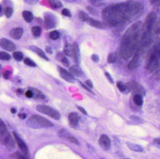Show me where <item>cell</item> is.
<instances>
[{"label": "cell", "mask_w": 160, "mask_h": 159, "mask_svg": "<svg viewBox=\"0 0 160 159\" xmlns=\"http://www.w3.org/2000/svg\"><path fill=\"white\" fill-rule=\"evenodd\" d=\"M142 27L141 23L137 22L131 26L124 36L121 48L124 57L129 58L133 54L139 43L138 40Z\"/></svg>", "instance_id": "1"}, {"label": "cell", "mask_w": 160, "mask_h": 159, "mask_svg": "<svg viewBox=\"0 0 160 159\" xmlns=\"http://www.w3.org/2000/svg\"><path fill=\"white\" fill-rule=\"evenodd\" d=\"M27 124L29 127L34 129L50 128L53 126V124L46 118L40 115H33L29 118Z\"/></svg>", "instance_id": "2"}, {"label": "cell", "mask_w": 160, "mask_h": 159, "mask_svg": "<svg viewBox=\"0 0 160 159\" xmlns=\"http://www.w3.org/2000/svg\"><path fill=\"white\" fill-rule=\"evenodd\" d=\"M0 141L8 148L14 147V142L4 122L0 119Z\"/></svg>", "instance_id": "3"}, {"label": "cell", "mask_w": 160, "mask_h": 159, "mask_svg": "<svg viewBox=\"0 0 160 159\" xmlns=\"http://www.w3.org/2000/svg\"><path fill=\"white\" fill-rule=\"evenodd\" d=\"M36 108L38 112L46 114L54 120H58L61 118L60 113L50 106L45 105H39L37 106Z\"/></svg>", "instance_id": "4"}, {"label": "cell", "mask_w": 160, "mask_h": 159, "mask_svg": "<svg viewBox=\"0 0 160 159\" xmlns=\"http://www.w3.org/2000/svg\"><path fill=\"white\" fill-rule=\"evenodd\" d=\"M44 22L46 29H53L56 27L57 18L55 15L51 13H46L44 16Z\"/></svg>", "instance_id": "5"}, {"label": "cell", "mask_w": 160, "mask_h": 159, "mask_svg": "<svg viewBox=\"0 0 160 159\" xmlns=\"http://www.w3.org/2000/svg\"><path fill=\"white\" fill-rule=\"evenodd\" d=\"M13 135L20 150L24 153V155H27L28 153V148H27L26 144L25 143V142L23 141V140L20 138V137L18 135V134L16 133V132H13Z\"/></svg>", "instance_id": "6"}, {"label": "cell", "mask_w": 160, "mask_h": 159, "mask_svg": "<svg viewBox=\"0 0 160 159\" xmlns=\"http://www.w3.org/2000/svg\"><path fill=\"white\" fill-rule=\"evenodd\" d=\"M58 70L59 71L60 76L62 78L66 81H67L68 82L71 83L74 82L75 78L70 72H68L67 70L60 66H58Z\"/></svg>", "instance_id": "7"}, {"label": "cell", "mask_w": 160, "mask_h": 159, "mask_svg": "<svg viewBox=\"0 0 160 159\" xmlns=\"http://www.w3.org/2000/svg\"><path fill=\"white\" fill-rule=\"evenodd\" d=\"M0 46L9 51H14L16 49L15 44L12 41L6 39L0 40Z\"/></svg>", "instance_id": "8"}, {"label": "cell", "mask_w": 160, "mask_h": 159, "mask_svg": "<svg viewBox=\"0 0 160 159\" xmlns=\"http://www.w3.org/2000/svg\"><path fill=\"white\" fill-rule=\"evenodd\" d=\"M71 56H73L74 62L77 66H79L80 61V53L79 46L76 43H74L71 46Z\"/></svg>", "instance_id": "9"}, {"label": "cell", "mask_w": 160, "mask_h": 159, "mask_svg": "<svg viewBox=\"0 0 160 159\" xmlns=\"http://www.w3.org/2000/svg\"><path fill=\"white\" fill-rule=\"evenodd\" d=\"M99 143L100 147L105 150H108L111 146V142L109 138L105 134L101 136L99 140Z\"/></svg>", "instance_id": "10"}, {"label": "cell", "mask_w": 160, "mask_h": 159, "mask_svg": "<svg viewBox=\"0 0 160 159\" xmlns=\"http://www.w3.org/2000/svg\"><path fill=\"white\" fill-rule=\"evenodd\" d=\"M24 30L21 28H16L11 30L10 31V36L12 39L18 40L20 39L23 35Z\"/></svg>", "instance_id": "11"}, {"label": "cell", "mask_w": 160, "mask_h": 159, "mask_svg": "<svg viewBox=\"0 0 160 159\" xmlns=\"http://www.w3.org/2000/svg\"><path fill=\"white\" fill-rule=\"evenodd\" d=\"M69 72L73 76L77 77H82L84 75V73L81 68L77 65H74L70 67L69 68Z\"/></svg>", "instance_id": "12"}, {"label": "cell", "mask_w": 160, "mask_h": 159, "mask_svg": "<svg viewBox=\"0 0 160 159\" xmlns=\"http://www.w3.org/2000/svg\"><path fill=\"white\" fill-rule=\"evenodd\" d=\"M68 120L71 125L73 126H76L78 125L80 117L76 113H70L68 116Z\"/></svg>", "instance_id": "13"}, {"label": "cell", "mask_w": 160, "mask_h": 159, "mask_svg": "<svg viewBox=\"0 0 160 159\" xmlns=\"http://www.w3.org/2000/svg\"><path fill=\"white\" fill-rule=\"evenodd\" d=\"M30 50H32L33 51H34L35 53H36L40 57L44 59L46 61H49L48 58L46 56L45 53H44L42 50H41L40 48H38L37 47L34 46H31L29 47Z\"/></svg>", "instance_id": "14"}, {"label": "cell", "mask_w": 160, "mask_h": 159, "mask_svg": "<svg viewBox=\"0 0 160 159\" xmlns=\"http://www.w3.org/2000/svg\"><path fill=\"white\" fill-rule=\"evenodd\" d=\"M87 22H88V24H89V25L92 26L93 27L101 29L105 28V26H104L103 23H102L101 21L94 20L93 18H89Z\"/></svg>", "instance_id": "15"}, {"label": "cell", "mask_w": 160, "mask_h": 159, "mask_svg": "<svg viewBox=\"0 0 160 159\" xmlns=\"http://www.w3.org/2000/svg\"><path fill=\"white\" fill-rule=\"evenodd\" d=\"M29 89L32 92L33 94V98H34L41 99L45 98V96L43 93L37 89L32 88V87H29Z\"/></svg>", "instance_id": "16"}, {"label": "cell", "mask_w": 160, "mask_h": 159, "mask_svg": "<svg viewBox=\"0 0 160 159\" xmlns=\"http://www.w3.org/2000/svg\"><path fill=\"white\" fill-rule=\"evenodd\" d=\"M23 18L27 23H31L33 19V16L31 11L28 10H25L22 13Z\"/></svg>", "instance_id": "17"}, {"label": "cell", "mask_w": 160, "mask_h": 159, "mask_svg": "<svg viewBox=\"0 0 160 159\" xmlns=\"http://www.w3.org/2000/svg\"><path fill=\"white\" fill-rule=\"evenodd\" d=\"M133 100L134 104L137 106H141L143 105V98H142L141 95H139V94H135L133 96Z\"/></svg>", "instance_id": "18"}, {"label": "cell", "mask_w": 160, "mask_h": 159, "mask_svg": "<svg viewBox=\"0 0 160 159\" xmlns=\"http://www.w3.org/2000/svg\"><path fill=\"white\" fill-rule=\"evenodd\" d=\"M49 4L51 8L53 9H61L62 7V4L61 2L59 1L55 0H51L49 1Z\"/></svg>", "instance_id": "19"}, {"label": "cell", "mask_w": 160, "mask_h": 159, "mask_svg": "<svg viewBox=\"0 0 160 159\" xmlns=\"http://www.w3.org/2000/svg\"><path fill=\"white\" fill-rule=\"evenodd\" d=\"M128 147L130 149L133 150L134 151L138 152H142L144 151L143 148L139 145L134 144L132 143H128Z\"/></svg>", "instance_id": "20"}, {"label": "cell", "mask_w": 160, "mask_h": 159, "mask_svg": "<svg viewBox=\"0 0 160 159\" xmlns=\"http://www.w3.org/2000/svg\"><path fill=\"white\" fill-rule=\"evenodd\" d=\"M32 32L34 37H39L42 33V29L39 26H33L32 28Z\"/></svg>", "instance_id": "21"}, {"label": "cell", "mask_w": 160, "mask_h": 159, "mask_svg": "<svg viewBox=\"0 0 160 159\" xmlns=\"http://www.w3.org/2000/svg\"><path fill=\"white\" fill-rule=\"evenodd\" d=\"M61 36V33L57 31H53L49 33L50 39L53 40H56Z\"/></svg>", "instance_id": "22"}, {"label": "cell", "mask_w": 160, "mask_h": 159, "mask_svg": "<svg viewBox=\"0 0 160 159\" xmlns=\"http://www.w3.org/2000/svg\"><path fill=\"white\" fill-rule=\"evenodd\" d=\"M117 60V56L116 54L114 53H110L107 58L108 63H114L116 62Z\"/></svg>", "instance_id": "23"}, {"label": "cell", "mask_w": 160, "mask_h": 159, "mask_svg": "<svg viewBox=\"0 0 160 159\" xmlns=\"http://www.w3.org/2000/svg\"><path fill=\"white\" fill-rule=\"evenodd\" d=\"M13 56L15 60L17 61H21L23 60L24 55L20 51H16L13 53Z\"/></svg>", "instance_id": "24"}, {"label": "cell", "mask_w": 160, "mask_h": 159, "mask_svg": "<svg viewBox=\"0 0 160 159\" xmlns=\"http://www.w3.org/2000/svg\"><path fill=\"white\" fill-rule=\"evenodd\" d=\"M12 57L11 56L4 51H1L0 52V59L2 60H5V61H9L10 60Z\"/></svg>", "instance_id": "25"}, {"label": "cell", "mask_w": 160, "mask_h": 159, "mask_svg": "<svg viewBox=\"0 0 160 159\" xmlns=\"http://www.w3.org/2000/svg\"><path fill=\"white\" fill-rule=\"evenodd\" d=\"M64 52L67 56H71V46L68 43H66L65 44Z\"/></svg>", "instance_id": "26"}, {"label": "cell", "mask_w": 160, "mask_h": 159, "mask_svg": "<svg viewBox=\"0 0 160 159\" xmlns=\"http://www.w3.org/2000/svg\"><path fill=\"white\" fill-rule=\"evenodd\" d=\"M79 16L80 19L83 21H87L89 18V16L86 13L81 11L79 12Z\"/></svg>", "instance_id": "27"}, {"label": "cell", "mask_w": 160, "mask_h": 159, "mask_svg": "<svg viewBox=\"0 0 160 159\" xmlns=\"http://www.w3.org/2000/svg\"><path fill=\"white\" fill-rule=\"evenodd\" d=\"M13 13V9L10 7H7L4 9V14L6 17L10 18L12 17V15Z\"/></svg>", "instance_id": "28"}, {"label": "cell", "mask_w": 160, "mask_h": 159, "mask_svg": "<svg viewBox=\"0 0 160 159\" xmlns=\"http://www.w3.org/2000/svg\"><path fill=\"white\" fill-rule=\"evenodd\" d=\"M24 62L25 64L27 65V66H29L32 67L36 66V63L32 60H31V59L29 58H25Z\"/></svg>", "instance_id": "29"}, {"label": "cell", "mask_w": 160, "mask_h": 159, "mask_svg": "<svg viewBox=\"0 0 160 159\" xmlns=\"http://www.w3.org/2000/svg\"><path fill=\"white\" fill-rule=\"evenodd\" d=\"M117 88L121 92H124V91H125L126 90V88H127L126 86L125 85H124L123 83L120 81L118 82L117 83Z\"/></svg>", "instance_id": "30"}, {"label": "cell", "mask_w": 160, "mask_h": 159, "mask_svg": "<svg viewBox=\"0 0 160 159\" xmlns=\"http://www.w3.org/2000/svg\"><path fill=\"white\" fill-rule=\"evenodd\" d=\"M59 136L61 137L67 138V137H68V136L69 135L70 133H69V132L68 130L63 129H61V130L59 132Z\"/></svg>", "instance_id": "31"}, {"label": "cell", "mask_w": 160, "mask_h": 159, "mask_svg": "<svg viewBox=\"0 0 160 159\" xmlns=\"http://www.w3.org/2000/svg\"><path fill=\"white\" fill-rule=\"evenodd\" d=\"M67 139L72 143H73L75 144L79 145V142H78V140H77L71 134L67 137Z\"/></svg>", "instance_id": "32"}, {"label": "cell", "mask_w": 160, "mask_h": 159, "mask_svg": "<svg viewBox=\"0 0 160 159\" xmlns=\"http://www.w3.org/2000/svg\"><path fill=\"white\" fill-rule=\"evenodd\" d=\"M92 4L94 6L97 7H101L105 5V2L102 1H90Z\"/></svg>", "instance_id": "33"}, {"label": "cell", "mask_w": 160, "mask_h": 159, "mask_svg": "<svg viewBox=\"0 0 160 159\" xmlns=\"http://www.w3.org/2000/svg\"><path fill=\"white\" fill-rule=\"evenodd\" d=\"M61 14L63 16H65L67 17H70L72 16V14H71V12L68 9H62V11H61Z\"/></svg>", "instance_id": "34"}, {"label": "cell", "mask_w": 160, "mask_h": 159, "mask_svg": "<svg viewBox=\"0 0 160 159\" xmlns=\"http://www.w3.org/2000/svg\"><path fill=\"white\" fill-rule=\"evenodd\" d=\"M130 118L132 120L134 121L135 122H137L138 123H142L143 122V120L140 117L136 116H131L130 117Z\"/></svg>", "instance_id": "35"}, {"label": "cell", "mask_w": 160, "mask_h": 159, "mask_svg": "<svg viewBox=\"0 0 160 159\" xmlns=\"http://www.w3.org/2000/svg\"><path fill=\"white\" fill-rule=\"evenodd\" d=\"M61 62H62L63 65L65 67H68L69 66H70V63H69L68 60L67 58H66L65 56H63V58L61 60Z\"/></svg>", "instance_id": "36"}, {"label": "cell", "mask_w": 160, "mask_h": 159, "mask_svg": "<svg viewBox=\"0 0 160 159\" xmlns=\"http://www.w3.org/2000/svg\"><path fill=\"white\" fill-rule=\"evenodd\" d=\"M12 72L10 71H7L2 74V76L5 79H9V77L12 75Z\"/></svg>", "instance_id": "37"}, {"label": "cell", "mask_w": 160, "mask_h": 159, "mask_svg": "<svg viewBox=\"0 0 160 159\" xmlns=\"http://www.w3.org/2000/svg\"><path fill=\"white\" fill-rule=\"evenodd\" d=\"M86 9L89 11L90 14H92L93 15H96L97 14V10H96L95 8H93L91 6H88L86 8Z\"/></svg>", "instance_id": "38"}, {"label": "cell", "mask_w": 160, "mask_h": 159, "mask_svg": "<svg viewBox=\"0 0 160 159\" xmlns=\"http://www.w3.org/2000/svg\"><path fill=\"white\" fill-rule=\"evenodd\" d=\"M91 58H92V61H93V62H99L100 58H99V56L98 55L96 54H93L92 55V56H91Z\"/></svg>", "instance_id": "39"}, {"label": "cell", "mask_w": 160, "mask_h": 159, "mask_svg": "<svg viewBox=\"0 0 160 159\" xmlns=\"http://www.w3.org/2000/svg\"><path fill=\"white\" fill-rule=\"evenodd\" d=\"M105 76H106L110 82L111 83H114V80L110 74L108 72H106L105 73Z\"/></svg>", "instance_id": "40"}, {"label": "cell", "mask_w": 160, "mask_h": 159, "mask_svg": "<svg viewBox=\"0 0 160 159\" xmlns=\"http://www.w3.org/2000/svg\"><path fill=\"white\" fill-rule=\"evenodd\" d=\"M25 95L28 98H32L33 97L32 92L29 90L26 91V93H25Z\"/></svg>", "instance_id": "41"}, {"label": "cell", "mask_w": 160, "mask_h": 159, "mask_svg": "<svg viewBox=\"0 0 160 159\" xmlns=\"http://www.w3.org/2000/svg\"><path fill=\"white\" fill-rule=\"evenodd\" d=\"M45 51H46V52H47L48 54L52 55V54L53 53V51L52 50V48H51V47L49 46H46V47H45Z\"/></svg>", "instance_id": "42"}, {"label": "cell", "mask_w": 160, "mask_h": 159, "mask_svg": "<svg viewBox=\"0 0 160 159\" xmlns=\"http://www.w3.org/2000/svg\"><path fill=\"white\" fill-rule=\"evenodd\" d=\"M80 83L81 85V86H82L83 88H84L86 90V91H88L89 92V93H93V91H92L91 90L89 89V87L87 86H86V85H85L84 83H82L81 82H80Z\"/></svg>", "instance_id": "43"}, {"label": "cell", "mask_w": 160, "mask_h": 159, "mask_svg": "<svg viewBox=\"0 0 160 159\" xmlns=\"http://www.w3.org/2000/svg\"><path fill=\"white\" fill-rule=\"evenodd\" d=\"M77 108H78L79 111L81 112V113H82L83 114H85V115H87V112H86V111H85V110L84 108H82L81 106H77Z\"/></svg>", "instance_id": "44"}, {"label": "cell", "mask_w": 160, "mask_h": 159, "mask_svg": "<svg viewBox=\"0 0 160 159\" xmlns=\"http://www.w3.org/2000/svg\"><path fill=\"white\" fill-rule=\"evenodd\" d=\"M25 1L30 4L32 5L36 4L38 2L37 1H36V0H28V1Z\"/></svg>", "instance_id": "45"}, {"label": "cell", "mask_w": 160, "mask_h": 159, "mask_svg": "<svg viewBox=\"0 0 160 159\" xmlns=\"http://www.w3.org/2000/svg\"><path fill=\"white\" fill-rule=\"evenodd\" d=\"M85 83L87 85V86L90 87V88H92L93 87V85L92 82L90 80H88L85 81Z\"/></svg>", "instance_id": "46"}, {"label": "cell", "mask_w": 160, "mask_h": 159, "mask_svg": "<svg viewBox=\"0 0 160 159\" xmlns=\"http://www.w3.org/2000/svg\"><path fill=\"white\" fill-rule=\"evenodd\" d=\"M16 159H26L24 156L21 155L20 153H17L16 155Z\"/></svg>", "instance_id": "47"}, {"label": "cell", "mask_w": 160, "mask_h": 159, "mask_svg": "<svg viewBox=\"0 0 160 159\" xmlns=\"http://www.w3.org/2000/svg\"><path fill=\"white\" fill-rule=\"evenodd\" d=\"M154 142L156 144V145H157V147H160V138L154 139Z\"/></svg>", "instance_id": "48"}, {"label": "cell", "mask_w": 160, "mask_h": 159, "mask_svg": "<svg viewBox=\"0 0 160 159\" xmlns=\"http://www.w3.org/2000/svg\"><path fill=\"white\" fill-rule=\"evenodd\" d=\"M150 3L156 6H159L160 5V1H150Z\"/></svg>", "instance_id": "49"}, {"label": "cell", "mask_w": 160, "mask_h": 159, "mask_svg": "<svg viewBox=\"0 0 160 159\" xmlns=\"http://www.w3.org/2000/svg\"><path fill=\"white\" fill-rule=\"evenodd\" d=\"M18 116L21 119H25L26 118V115L24 113H20L18 114Z\"/></svg>", "instance_id": "50"}, {"label": "cell", "mask_w": 160, "mask_h": 159, "mask_svg": "<svg viewBox=\"0 0 160 159\" xmlns=\"http://www.w3.org/2000/svg\"><path fill=\"white\" fill-rule=\"evenodd\" d=\"M16 92H17V93L19 94H21L23 93V90L22 89H21V88H18V89H17V91H16Z\"/></svg>", "instance_id": "51"}, {"label": "cell", "mask_w": 160, "mask_h": 159, "mask_svg": "<svg viewBox=\"0 0 160 159\" xmlns=\"http://www.w3.org/2000/svg\"><path fill=\"white\" fill-rule=\"evenodd\" d=\"M11 112H12V113H13V114H15V113H16V112H17V110L14 108H12L11 109Z\"/></svg>", "instance_id": "52"}, {"label": "cell", "mask_w": 160, "mask_h": 159, "mask_svg": "<svg viewBox=\"0 0 160 159\" xmlns=\"http://www.w3.org/2000/svg\"><path fill=\"white\" fill-rule=\"evenodd\" d=\"M1 9H2V7H1V5H0V12H1Z\"/></svg>", "instance_id": "53"}, {"label": "cell", "mask_w": 160, "mask_h": 159, "mask_svg": "<svg viewBox=\"0 0 160 159\" xmlns=\"http://www.w3.org/2000/svg\"><path fill=\"white\" fill-rule=\"evenodd\" d=\"M1 69H2V66L1 64H0V70H1Z\"/></svg>", "instance_id": "54"}, {"label": "cell", "mask_w": 160, "mask_h": 159, "mask_svg": "<svg viewBox=\"0 0 160 159\" xmlns=\"http://www.w3.org/2000/svg\"><path fill=\"white\" fill-rule=\"evenodd\" d=\"M1 77V70H0V77Z\"/></svg>", "instance_id": "55"}, {"label": "cell", "mask_w": 160, "mask_h": 159, "mask_svg": "<svg viewBox=\"0 0 160 159\" xmlns=\"http://www.w3.org/2000/svg\"></svg>", "instance_id": "56"}, {"label": "cell", "mask_w": 160, "mask_h": 159, "mask_svg": "<svg viewBox=\"0 0 160 159\" xmlns=\"http://www.w3.org/2000/svg\"></svg>", "instance_id": "57"}]
</instances>
